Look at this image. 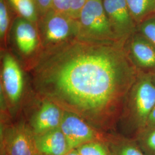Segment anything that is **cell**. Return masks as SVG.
I'll return each instance as SVG.
<instances>
[{"mask_svg": "<svg viewBox=\"0 0 155 155\" xmlns=\"http://www.w3.org/2000/svg\"><path fill=\"white\" fill-rule=\"evenodd\" d=\"M137 31L155 47V15L137 25Z\"/></svg>", "mask_w": 155, "mask_h": 155, "instance_id": "obj_18", "label": "cell"}, {"mask_svg": "<svg viewBox=\"0 0 155 155\" xmlns=\"http://www.w3.org/2000/svg\"><path fill=\"white\" fill-rule=\"evenodd\" d=\"M145 155H155V127L145 129L134 138Z\"/></svg>", "mask_w": 155, "mask_h": 155, "instance_id": "obj_15", "label": "cell"}, {"mask_svg": "<svg viewBox=\"0 0 155 155\" xmlns=\"http://www.w3.org/2000/svg\"><path fill=\"white\" fill-rule=\"evenodd\" d=\"M88 0H71L68 16L78 20L83 7Z\"/></svg>", "mask_w": 155, "mask_h": 155, "instance_id": "obj_20", "label": "cell"}, {"mask_svg": "<svg viewBox=\"0 0 155 155\" xmlns=\"http://www.w3.org/2000/svg\"><path fill=\"white\" fill-rule=\"evenodd\" d=\"M3 149L5 155H40L33 134L23 127L9 133L3 142Z\"/></svg>", "mask_w": 155, "mask_h": 155, "instance_id": "obj_10", "label": "cell"}, {"mask_svg": "<svg viewBox=\"0 0 155 155\" xmlns=\"http://www.w3.org/2000/svg\"><path fill=\"white\" fill-rule=\"evenodd\" d=\"M40 28L47 47L77 38L79 33L78 20L52 9L43 15Z\"/></svg>", "mask_w": 155, "mask_h": 155, "instance_id": "obj_4", "label": "cell"}, {"mask_svg": "<svg viewBox=\"0 0 155 155\" xmlns=\"http://www.w3.org/2000/svg\"><path fill=\"white\" fill-rule=\"evenodd\" d=\"M126 2L137 26L155 15V0H126Z\"/></svg>", "mask_w": 155, "mask_h": 155, "instance_id": "obj_14", "label": "cell"}, {"mask_svg": "<svg viewBox=\"0 0 155 155\" xmlns=\"http://www.w3.org/2000/svg\"><path fill=\"white\" fill-rule=\"evenodd\" d=\"M155 105V84L151 74L139 71L127 95L119 122L128 138L134 139L144 129Z\"/></svg>", "mask_w": 155, "mask_h": 155, "instance_id": "obj_2", "label": "cell"}, {"mask_svg": "<svg viewBox=\"0 0 155 155\" xmlns=\"http://www.w3.org/2000/svg\"><path fill=\"white\" fill-rule=\"evenodd\" d=\"M37 9L43 15L52 9L54 0H33Z\"/></svg>", "mask_w": 155, "mask_h": 155, "instance_id": "obj_22", "label": "cell"}, {"mask_svg": "<svg viewBox=\"0 0 155 155\" xmlns=\"http://www.w3.org/2000/svg\"><path fill=\"white\" fill-rule=\"evenodd\" d=\"M77 150L81 155H111L106 141H93L82 144Z\"/></svg>", "mask_w": 155, "mask_h": 155, "instance_id": "obj_17", "label": "cell"}, {"mask_svg": "<svg viewBox=\"0 0 155 155\" xmlns=\"http://www.w3.org/2000/svg\"><path fill=\"white\" fill-rule=\"evenodd\" d=\"M66 155H81L78 152L77 150H70Z\"/></svg>", "mask_w": 155, "mask_h": 155, "instance_id": "obj_24", "label": "cell"}, {"mask_svg": "<svg viewBox=\"0 0 155 155\" xmlns=\"http://www.w3.org/2000/svg\"><path fill=\"white\" fill-rule=\"evenodd\" d=\"M3 87L8 99L16 103L21 97L24 87L22 71L15 59L7 54L2 61Z\"/></svg>", "mask_w": 155, "mask_h": 155, "instance_id": "obj_8", "label": "cell"}, {"mask_svg": "<svg viewBox=\"0 0 155 155\" xmlns=\"http://www.w3.org/2000/svg\"><path fill=\"white\" fill-rule=\"evenodd\" d=\"M151 74V77H152V79L153 82V83L155 84V71L154 72H152L150 73Z\"/></svg>", "mask_w": 155, "mask_h": 155, "instance_id": "obj_25", "label": "cell"}, {"mask_svg": "<svg viewBox=\"0 0 155 155\" xmlns=\"http://www.w3.org/2000/svg\"><path fill=\"white\" fill-rule=\"evenodd\" d=\"M71 2V0H54L52 9L58 12L68 15Z\"/></svg>", "mask_w": 155, "mask_h": 155, "instance_id": "obj_21", "label": "cell"}, {"mask_svg": "<svg viewBox=\"0 0 155 155\" xmlns=\"http://www.w3.org/2000/svg\"><path fill=\"white\" fill-rule=\"evenodd\" d=\"M15 37L17 47L25 55H29L35 50L38 45V35L32 23L21 18L15 27Z\"/></svg>", "mask_w": 155, "mask_h": 155, "instance_id": "obj_12", "label": "cell"}, {"mask_svg": "<svg viewBox=\"0 0 155 155\" xmlns=\"http://www.w3.org/2000/svg\"><path fill=\"white\" fill-rule=\"evenodd\" d=\"M106 14L118 41L125 43L137 31L126 0H102Z\"/></svg>", "mask_w": 155, "mask_h": 155, "instance_id": "obj_6", "label": "cell"}, {"mask_svg": "<svg viewBox=\"0 0 155 155\" xmlns=\"http://www.w3.org/2000/svg\"><path fill=\"white\" fill-rule=\"evenodd\" d=\"M9 24V15L4 0H0V36L4 37Z\"/></svg>", "mask_w": 155, "mask_h": 155, "instance_id": "obj_19", "label": "cell"}, {"mask_svg": "<svg viewBox=\"0 0 155 155\" xmlns=\"http://www.w3.org/2000/svg\"><path fill=\"white\" fill-rule=\"evenodd\" d=\"M78 21V39L100 42H119L112 31L102 0H88Z\"/></svg>", "mask_w": 155, "mask_h": 155, "instance_id": "obj_3", "label": "cell"}, {"mask_svg": "<svg viewBox=\"0 0 155 155\" xmlns=\"http://www.w3.org/2000/svg\"><path fill=\"white\" fill-rule=\"evenodd\" d=\"M60 129L66 139L69 151L93 141H106L101 133L77 115L64 111Z\"/></svg>", "mask_w": 155, "mask_h": 155, "instance_id": "obj_5", "label": "cell"}, {"mask_svg": "<svg viewBox=\"0 0 155 155\" xmlns=\"http://www.w3.org/2000/svg\"><path fill=\"white\" fill-rule=\"evenodd\" d=\"M106 143L111 155H145L134 139L109 133L106 134Z\"/></svg>", "mask_w": 155, "mask_h": 155, "instance_id": "obj_13", "label": "cell"}, {"mask_svg": "<svg viewBox=\"0 0 155 155\" xmlns=\"http://www.w3.org/2000/svg\"><path fill=\"white\" fill-rule=\"evenodd\" d=\"M154 127H155V105L150 113L144 129Z\"/></svg>", "mask_w": 155, "mask_h": 155, "instance_id": "obj_23", "label": "cell"}, {"mask_svg": "<svg viewBox=\"0 0 155 155\" xmlns=\"http://www.w3.org/2000/svg\"><path fill=\"white\" fill-rule=\"evenodd\" d=\"M64 110L55 104L45 100L33 117L32 122L33 135H39L59 128Z\"/></svg>", "mask_w": 155, "mask_h": 155, "instance_id": "obj_9", "label": "cell"}, {"mask_svg": "<svg viewBox=\"0 0 155 155\" xmlns=\"http://www.w3.org/2000/svg\"><path fill=\"white\" fill-rule=\"evenodd\" d=\"M34 139L40 155H66L69 152L66 139L60 127L34 135Z\"/></svg>", "mask_w": 155, "mask_h": 155, "instance_id": "obj_11", "label": "cell"}, {"mask_svg": "<svg viewBox=\"0 0 155 155\" xmlns=\"http://www.w3.org/2000/svg\"><path fill=\"white\" fill-rule=\"evenodd\" d=\"M125 47L129 58L139 71H155V47L137 31L127 39Z\"/></svg>", "mask_w": 155, "mask_h": 155, "instance_id": "obj_7", "label": "cell"}, {"mask_svg": "<svg viewBox=\"0 0 155 155\" xmlns=\"http://www.w3.org/2000/svg\"><path fill=\"white\" fill-rule=\"evenodd\" d=\"M17 12L31 22L37 21V8L33 0H9Z\"/></svg>", "mask_w": 155, "mask_h": 155, "instance_id": "obj_16", "label": "cell"}, {"mask_svg": "<svg viewBox=\"0 0 155 155\" xmlns=\"http://www.w3.org/2000/svg\"><path fill=\"white\" fill-rule=\"evenodd\" d=\"M139 72L124 43L75 38L46 47L32 76L45 100L109 134L117 129Z\"/></svg>", "mask_w": 155, "mask_h": 155, "instance_id": "obj_1", "label": "cell"}]
</instances>
